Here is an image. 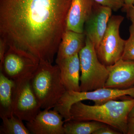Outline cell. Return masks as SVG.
Segmentation results:
<instances>
[{
	"label": "cell",
	"mask_w": 134,
	"mask_h": 134,
	"mask_svg": "<svg viewBox=\"0 0 134 134\" xmlns=\"http://www.w3.org/2000/svg\"><path fill=\"white\" fill-rule=\"evenodd\" d=\"M127 134H134V118H129L128 120Z\"/></svg>",
	"instance_id": "22"
},
{
	"label": "cell",
	"mask_w": 134,
	"mask_h": 134,
	"mask_svg": "<svg viewBox=\"0 0 134 134\" xmlns=\"http://www.w3.org/2000/svg\"><path fill=\"white\" fill-rule=\"evenodd\" d=\"M72 0H0V37L52 63Z\"/></svg>",
	"instance_id": "1"
},
{
	"label": "cell",
	"mask_w": 134,
	"mask_h": 134,
	"mask_svg": "<svg viewBox=\"0 0 134 134\" xmlns=\"http://www.w3.org/2000/svg\"><path fill=\"white\" fill-rule=\"evenodd\" d=\"M119 132L113 130L108 127L104 126L97 130L93 134H118Z\"/></svg>",
	"instance_id": "21"
},
{
	"label": "cell",
	"mask_w": 134,
	"mask_h": 134,
	"mask_svg": "<svg viewBox=\"0 0 134 134\" xmlns=\"http://www.w3.org/2000/svg\"><path fill=\"white\" fill-rule=\"evenodd\" d=\"M124 2L125 7L123 8V9L125 10V11H126L133 5L134 2V0H124Z\"/></svg>",
	"instance_id": "24"
},
{
	"label": "cell",
	"mask_w": 134,
	"mask_h": 134,
	"mask_svg": "<svg viewBox=\"0 0 134 134\" xmlns=\"http://www.w3.org/2000/svg\"><path fill=\"white\" fill-rule=\"evenodd\" d=\"M127 15L132 22H134V2L132 6L126 10Z\"/></svg>",
	"instance_id": "23"
},
{
	"label": "cell",
	"mask_w": 134,
	"mask_h": 134,
	"mask_svg": "<svg viewBox=\"0 0 134 134\" xmlns=\"http://www.w3.org/2000/svg\"><path fill=\"white\" fill-rule=\"evenodd\" d=\"M8 48V45L6 41L0 37V69L2 68L3 60Z\"/></svg>",
	"instance_id": "20"
},
{
	"label": "cell",
	"mask_w": 134,
	"mask_h": 134,
	"mask_svg": "<svg viewBox=\"0 0 134 134\" xmlns=\"http://www.w3.org/2000/svg\"><path fill=\"white\" fill-rule=\"evenodd\" d=\"M127 96L134 98V86L125 89L103 88L89 91H66L54 107L53 110L59 113L65 122L71 120L70 108L77 102L91 100L95 103V105H100L109 100Z\"/></svg>",
	"instance_id": "5"
},
{
	"label": "cell",
	"mask_w": 134,
	"mask_h": 134,
	"mask_svg": "<svg viewBox=\"0 0 134 134\" xmlns=\"http://www.w3.org/2000/svg\"><path fill=\"white\" fill-rule=\"evenodd\" d=\"M32 88L42 109L53 108L66 91L57 64L40 60L31 80Z\"/></svg>",
	"instance_id": "3"
},
{
	"label": "cell",
	"mask_w": 134,
	"mask_h": 134,
	"mask_svg": "<svg viewBox=\"0 0 134 134\" xmlns=\"http://www.w3.org/2000/svg\"><path fill=\"white\" fill-rule=\"evenodd\" d=\"M129 30V37L126 40L121 58L124 60L134 61V22H132Z\"/></svg>",
	"instance_id": "18"
},
{
	"label": "cell",
	"mask_w": 134,
	"mask_h": 134,
	"mask_svg": "<svg viewBox=\"0 0 134 134\" xmlns=\"http://www.w3.org/2000/svg\"><path fill=\"white\" fill-rule=\"evenodd\" d=\"M112 11L110 8L95 2L91 14L85 24L84 33L96 50L105 33Z\"/></svg>",
	"instance_id": "9"
},
{
	"label": "cell",
	"mask_w": 134,
	"mask_h": 134,
	"mask_svg": "<svg viewBox=\"0 0 134 134\" xmlns=\"http://www.w3.org/2000/svg\"><path fill=\"white\" fill-rule=\"evenodd\" d=\"M86 38L84 33L66 30L59 45L55 63L79 54L85 45Z\"/></svg>",
	"instance_id": "14"
},
{
	"label": "cell",
	"mask_w": 134,
	"mask_h": 134,
	"mask_svg": "<svg viewBox=\"0 0 134 134\" xmlns=\"http://www.w3.org/2000/svg\"><path fill=\"white\" fill-rule=\"evenodd\" d=\"M107 68L108 75L104 88L125 89L133 86L134 61L121 58Z\"/></svg>",
	"instance_id": "11"
},
{
	"label": "cell",
	"mask_w": 134,
	"mask_h": 134,
	"mask_svg": "<svg viewBox=\"0 0 134 134\" xmlns=\"http://www.w3.org/2000/svg\"><path fill=\"white\" fill-rule=\"evenodd\" d=\"M130 117H134V105L132 107L131 110H130L129 114V118H130Z\"/></svg>",
	"instance_id": "25"
},
{
	"label": "cell",
	"mask_w": 134,
	"mask_h": 134,
	"mask_svg": "<svg viewBox=\"0 0 134 134\" xmlns=\"http://www.w3.org/2000/svg\"><path fill=\"white\" fill-rule=\"evenodd\" d=\"M59 113L54 110L44 109L35 119L26 122L31 133L34 134H64L65 120Z\"/></svg>",
	"instance_id": "10"
},
{
	"label": "cell",
	"mask_w": 134,
	"mask_h": 134,
	"mask_svg": "<svg viewBox=\"0 0 134 134\" xmlns=\"http://www.w3.org/2000/svg\"><path fill=\"white\" fill-rule=\"evenodd\" d=\"M62 83L67 91H81L79 54L56 63Z\"/></svg>",
	"instance_id": "13"
},
{
	"label": "cell",
	"mask_w": 134,
	"mask_h": 134,
	"mask_svg": "<svg viewBox=\"0 0 134 134\" xmlns=\"http://www.w3.org/2000/svg\"><path fill=\"white\" fill-rule=\"evenodd\" d=\"M15 82L0 73V114L9 116L12 113V98Z\"/></svg>",
	"instance_id": "15"
},
{
	"label": "cell",
	"mask_w": 134,
	"mask_h": 134,
	"mask_svg": "<svg viewBox=\"0 0 134 134\" xmlns=\"http://www.w3.org/2000/svg\"><path fill=\"white\" fill-rule=\"evenodd\" d=\"M99 5L111 8L113 11H117L125 7L124 0H94Z\"/></svg>",
	"instance_id": "19"
},
{
	"label": "cell",
	"mask_w": 134,
	"mask_h": 134,
	"mask_svg": "<svg viewBox=\"0 0 134 134\" xmlns=\"http://www.w3.org/2000/svg\"><path fill=\"white\" fill-rule=\"evenodd\" d=\"M134 105V98L110 100L100 105H88L79 101L72 105L70 112L71 120L98 121L127 134L129 114Z\"/></svg>",
	"instance_id": "2"
},
{
	"label": "cell",
	"mask_w": 134,
	"mask_h": 134,
	"mask_svg": "<svg viewBox=\"0 0 134 134\" xmlns=\"http://www.w3.org/2000/svg\"><path fill=\"white\" fill-rule=\"evenodd\" d=\"M105 126V124L95 121H77L70 120L65 121L64 123V132L66 134H93Z\"/></svg>",
	"instance_id": "16"
},
{
	"label": "cell",
	"mask_w": 134,
	"mask_h": 134,
	"mask_svg": "<svg viewBox=\"0 0 134 134\" xmlns=\"http://www.w3.org/2000/svg\"><path fill=\"white\" fill-rule=\"evenodd\" d=\"M124 19L120 15L110 18L107 29L96 49L100 62L106 66L112 65L122 57L126 40L120 37V27Z\"/></svg>",
	"instance_id": "7"
},
{
	"label": "cell",
	"mask_w": 134,
	"mask_h": 134,
	"mask_svg": "<svg viewBox=\"0 0 134 134\" xmlns=\"http://www.w3.org/2000/svg\"><path fill=\"white\" fill-rule=\"evenodd\" d=\"M40 60L31 53L9 45L5 53L1 72L15 82L31 78L38 67Z\"/></svg>",
	"instance_id": "6"
},
{
	"label": "cell",
	"mask_w": 134,
	"mask_h": 134,
	"mask_svg": "<svg viewBox=\"0 0 134 134\" xmlns=\"http://www.w3.org/2000/svg\"><path fill=\"white\" fill-rule=\"evenodd\" d=\"M94 3V0H72L67 16L66 30L84 33L85 24Z\"/></svg>",
	"instance_id": "12"
},
{
	"label": "cell",
	"mask_w": 134,
	"mask_h": 134,
	"mask_svg": "<svg viewBox=\"0 0 134 134\" xmlns=\"http://www.w3.org/2000/svg\"><path fill=\"white\" fill-rule=\"evenodd\" d=\"M81 91H89L104 87L108 78L107 66L99 60L96 48L86 37L85 45L79 53Z\"/></svg>",
	"instance_id": "4"
},
{
	"label": "cell",
	"mask_w": 134,
	"mask_h": 134,
	"mask_svg": "<svg viewBox=\"0 0 134 134\" xmlns=\"http://www.w3.org/2000/svg\"><path fill=\"white\" fill-rule=\"evenodd\" d=\"M2 120L0 128L1 134H30V132L24 124L23 121L11 114L9 116L0 114Z\"/></svg>",
	"instance_id": "17"
},
{
	"label": "cell",
	"mask_w": 134,
	"mask_h": 134,
	"mask_svg": "<svg viewBox=\"0 0 134 134\" xmlns=\"http://www.w3.org/2000/svg\"><path fill=\"white\" fill-rule=\"evenodd\" d=\"M32 77L15 82L13 91L12 113L26 122L33 120L42 109L32 88Z\"/></svg>",
	"instance_id": "8"
}]
</instances>
